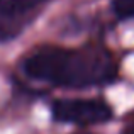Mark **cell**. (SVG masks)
Returning a JSON list of instances; mask_svg holds the SVG:
<instances>
[{"label":"cell","instance_id":"cell-3","mask_svg":"<svg viewBox=\"0 0 134 134\" xmlns=\"http://www.w3.org/2000/svg\"><path fill=\"white\" fill-rule=\"evenodd\" d=\"M46 0H0V41L17 37L36 19Z\"/></svg>","mask_w":134,"mask_h":134},{"label":"cell","instance_id":"cell-5","mask_svg":"<svg viewBox=\"0 0 134 134\" xmlns=\"http://www.w3.org/2000/svg\"><path fill=\"white\" fill-rule=\"evenodd\" d=\"M127 134H134V127H132V129H131V131H129Z\"/></svg>","mask_w":134,"mask_h":134},{"label":"cell","instance_id":"cell-4","mask_svg":"<svg viewBox=\"0 0 134 134\" xmlns=\"http://www.w3.org/2000/svg\"><path fill=\"white\" fill-rule=\"evenodd\" d=\"M114 12L122 19L134 17V0H112Z\"/></svg>","mask_w":134,"mask_h":134},{"label":"cell","instance_id":"cell-1","mask_svg":"<svg viewBox=\"0 0 134 134\" xmlns=\"http://www.w3.org/2000/svg\"><path fill=\"white\" fill-rule=\"evenodd\" d=\"M24 71L36 80L59 87H92L117 75L112 56L104 49H37L24 61Z\"/></svg>","mask_w":134,"mask_h":134},{"label":"cell","instance_id":"cell-2","mask_svg":"<svg viewBox=\"0 0 134 134\" xmlns=\"http://www.w3.org/2000/svg\"><path fill=\"white\" fill-rule=\"evenodd\" d=\"M53 115L59 122L90 126L109 121L112 117V109L100 98H71L56 100L53 104Z\"/></svg>","mask_w":134,"mask_h":134}]
</instances>
